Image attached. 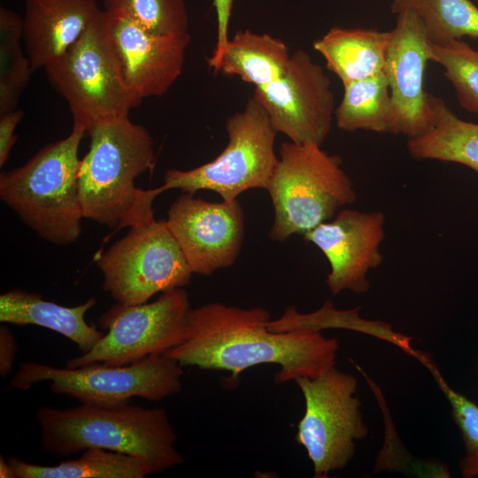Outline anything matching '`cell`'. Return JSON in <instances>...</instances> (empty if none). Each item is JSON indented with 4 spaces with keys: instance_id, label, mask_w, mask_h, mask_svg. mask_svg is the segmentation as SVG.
Listing matches in <instances>:
<instances>
[{
    "instance_id": "e0dca14e",
    "label": "cell",
    "mask_w": 478,
    "mask_h": 478,
    "mask_svg": "<svg viewBox=\"0 0 478 478\" xmlns=\"http://www.w3.org/2000/svg\"><path fill=\"white\" fill-rule=\"evenodd\" d=\"M100 10L96 0H25L22 41L33 70L58 59Z\"/></svg>"
},
{
    "instance_id": "8fae6325",
    "label": "cell",
    "mask_w": 478,
    "mask_h": 478,
    "mask_svg": "<svg viewBox=\"0 0 478 478\" xmlns=\"http://www.w3.org/2000/svg\"><path fill=\"white\" fill-rule=\"evenodd\" d=\"M190 309L189 294L182 288L163 292L152 303H118L99 318L108 332L89 351L66 360V366L94 362L122 366L165 355L184 341Z\"/></svg>"
},
{
    "instance_id": "9c48e42d",
    "label": "cell",
    "mask_w": 478,
    "mask_h": 478,
    "mask_svg": "<svg viewBox=\"0 0 478 478\" xmlns=\"http://www.w3.org/2000/svg\"><path fill=\"white\" fill-rule=\"evenodd\" d=\"M305 399V412L297 424L296 442L313 466L315 478H326L351 461L356 441L368 435L356 396L354 375L332 366L315 378L294 381Z\"/></svg>"
},
{
    "instance_id": "7c38bea8",
    "label": "cell",
    "mask_w": 478,
    "mask_h": 478,
    "mask_svg": "<svg viewBox=\"0 0 478 478\" xmlns=\"http://www.w3.org/2000/svg\"><path fill=\"white\" fill-rule=\"evenodd\" d=\"M277 133L298 144L321 146L335 115V96L323 68L300 49L278 80L254 89Z\"/></svg>"
},
{
    "instance_id": "ac0fdd59",
    "label": "cell",
    "mask_w": 478,
    "mask_h": 478,
    "mask_svg": "<svg viewBox=\"0 0 478 478\" xmlns=\"http://www.w3.org/2000/svg\"><path fill=\"white\" fill-rule=\"evenodd\" d=\"M96 305V298L91 297L83 304L68 307L44 300L39 294L15 289L0 296V321L50 329L75 343L81 353H86L104 335L85 320L86 312Z\"/></svg>"
},
{
    "instance_id": "7a4b0ae2",
    "label": "cell",
    "mask_w": 478,
    "mask_h": 478,
    "mask_svg": "<svg viewBox=\"0 0 478 478\" xmlns=\"http://www.w3.org/2000/svg\"><path fill=\"white\" fill-rule=\"evenodd\" d=\"M87 134L89 149L78 173L83 217L117 230L154 220L153 202L162 191L135 185L155 160L148 130L125 117L99 121Z\"/></svg>"
},
{
    "instance_id": "30bf717a",
    "label": "cell",
    "mask_w": 478,
    "mask_h": 478,
    "mask_svg": "<svg viewBox=\"0 0 478 478\" xmlns=\"http://www.w3.org/2000/svg\"><path fill=\"white\" fill-rule=\"evenodd\" d=\"M103 288L120 304L142 305L159 292L182 288L192 276L166 220L130 230L96 258Z\"/></svg>"
},
{
    "instance_id": "d6a6232c",
    "label": "cell",
    "mask_w": 478,
    "mask_h": 478,
    "mask_svg": "<svg viewBox=\"0 0 478 478\" xmlns=\"http://www.w3.org/2000/svg\"><path fill=\"white\" fill-rule=\"evenodd\" d=\"M0 477L1 478H15V474L8 459H4L0 456Z\"/></svg>"
},
{
    "instance_id": "6da1fadb",
    "label": "cell",
    "mask_w": 478,
    "mask_h": 478,
    "mask_svg": "<svg viewBox=\"0 0 478 478\" xmlns=\"http://www.w3.org/2000/svg\"><path fill=\"white\" fill-rule=\"evenodd\" d=\"M270 320L260 307L208 303L191 308L184 341L165 355L181 366L228 371L232 377L258 365L276 364V383L315 378L335 365L336 338L315 329L274 331Z\"/></svg>"
},
{
    "instance_id": "3957f363",
    "label": "cell",
    "mask_w": 478,
    "mask_h": 478,
    "mask_svg": "<svg viewBox=\"0 0 478 478\" xmlns=\"http://www.w3.org/2000/svg\"><path fill=\"white\" fill-rule=\"evenodd\" d=\"M43 449L68 456L100 448L141 459L150 474L183 464L177 435L164 408L125 404L96 406L81 404L67 409L44 406L36 412Z\"/></svg>"
},
{
    "instance_id": "4dcf8cb0",
    "label": "cell",
    "mask_w": 478,
    "mask_h": 478,
    "mask_svg": "<svg viewBox=\"0 0 478 478\" xmlns=\"http://www.w3.org/2000/svg\"><path fill=\"white\" fill-rule=\"evenodd\" d=\"M17 351L16 339L4 325L0 327V375L6 378L13 368Z\"/></svg>"
},
{
    "instance_id": "2e32d148",
    "label": "cell",
    "mask_w": 478,
    "mask_h": 478,
    "mask_svg": "<svg viewBox=\"0 0 478 478\" xmlns=\"http://www.w3.org/2000/svg\"><path fill=\"white\" fill-rule=\"evenodd\" d=\"M108 14L109 33L126 86L142 100L166 94L181 74L189 32L155 35L127 19Z\"/></svg>"
},
{
    "instance_id": "d4e9b609",
    "label": "cell",
    "mask_w": 478,
    "mask_h": 478,
    "mask_svg": "<svg viewBox=\"0 0 478 478\" xmlns=\"http://www.w3.org/2000/svg\"><path fill=\"white\" fill-rule=\"evenodd\" d=\"M22 18L0 8V114L17 109L19 100L33 73L22 50Z\"/></svg>"
},
{
    "instance_id": "f1b7e54d",
    "label": "cell",
    "mask_w": 478,
    "mask_h": 478,
    "mask_svg": "<svg viewBox=\"0 0 478 478\" xmlns=\"http://www.w3.org/2000/svg\"><path fill=\"white\" fill-rule=\"evenodd\" d=\"M234 0H213L217 14L216 45L211 57L207 58L208 66L213 69L225 50L228 40V25Z\"/></svg>"
},
{
    "instance_id": "83f0119b",
    "label": "cell",
    "mask_w": 478,
    "mask_h": 478,
    "mask_svg": "<svg viewBox=\"0 0 478 478\" xmlns=\"http://www.w3.org/2000/svg\"><path fill=\"white\" fill-rule=\"evenodd\" d=\"M428 367L432 371L440 389L451 405V414L460 431L466 453L477 452L478 405L451 388L432 363Z\"/></svg>"
},
{
    "instance_id": "ffe728a7",
    "label": "cell",
    "mask_w": 478,
    "mask_h": 478,
    "mask_svg": "<svg viewBox=\"0 0 478 478\" xmlns=\"http://www.w3.org/2000/svg\"><path fill=\"white\" fill-rule=\"evenodd\" d=\"M291 54L281 40L268 34L238 30L223 50L213 72L237 76L255 88L269 84L286 72Z\"/></svg>"
},
{
    "instance_id": "5bb4252c",
    "label": "cell",
    "mask_w": 478,
    "mask_h": 478,
    "mask_svg": "<svg viewBox=\"0 0 478 478\" xmlns=\"http://www.w3.org/2000/svg\"><path fill=\"white\" fill-rule=\"evenodd\" d=\"M384 227L382 211L343 209L332 220L303 235L321 251L330 265L326 283L332 295L369 290L367 274L383 261L381 245Z\"/></svg>"
},
{
    "instance_id": "8992f818",
    "label": "cell",
    "mask_w": 478,
    "mask_h": 478,
    "mask_svg": "<svg viewBox=\"0 0 478 478\" xmlns=\"http://www.w3.org/2000/svg\"><path fill=\"white\" fill-rule=\"evenodd\" d=\"M44 70L66 101L73 125L86 132L99 121L128 117L143 101L122 79L109 33V14L102 9L80 38Z\"/></svg>"
},
{
    "instance_id": "1f68e13d",
    "label": "cell",
    "mask_w": 478,
    "mask_h": 478,
    "mask_svg": "<svg viewBox=\"0 0 478 478\" xmlns=\"http://www.w3.org/2000/svg\"><path fill=\"white\" fill-rule=\"evenodd\" d=\"M459 469L462 475L466 478H474L478 476V451L466 453L459 460Z\"/></svg>"
},
{
    "instance_id": "9a60e30c",
    "label": "cell",
    "mask_w": 478,
    "mask_h": 478,
    "mask_svg": "<svg viewBox=\"0 0 478 478\" xmlns=\"http://www.w3.org/2000/svg\"><path fill=\"white\" fill-rule=\"evenodd\" d=\"M397 15L387 51L384 73L393 108L391 134L418 137L433 127L429 94L424 89L432 45L419 17L412 11Z\"/></svg>"
},
{
    "instance_id": "4fadbf2b",
    "label": "cell",
    "mask_w": 478,
    "mask_h": 478,
    "mask_svg": "<svg viewBox=\"0 0 478 478\" xmlns=\"http://www.w3.org/2000/svg\"><path fill=\"white\" fill-rule=\"evenodd\" d=\"M166 220L193 274L211 275L236 260L244 235L237 199L212 203L183 193L171 204Z\"/></svg>"
},
{
    "instance_id": "7402d4cb",
    "label": "cell",
    "mask_w": 478,
    "mask_h": 478,
    "mask_svg": "<svg viewBox=\"0 0 478 478\" xmlns=\"http://www.w3.org/2000/svg\"><path fill=\"white\" fill-rule=\"evenodd\" d=\"M15 478H144L151 474L139 459L100 448H89L77 459L54 466L8 458Z\"/></svg>"
},
{
    "instance_id": "277c9868",
    "label": "cell",
    "mask_w": 478,
    "mask_h": 478,
    "mask_svg": "<svg viewBox=\"0 0 478 478\" xmlns=\"http://www.w3.org/2000/svg\"><path fill=\"white\" fill-rule=\"evenodd\" d=\"M85 134L73 125L66 137L0 174V199L39 236L57 245L73 243L81 234L78 151Z\"/></svg>"
},
{
    "instance_id": "4316f807",
    "label": "cell",
    "mask_w": 478,
    "mask_h": 478,
    "mask_svg": "<svg viewBox=\"0 0 478 478\" xmlns=\"http://www.w3.org/2000/svg\"><path fill=\"white\" fill-rule=\"evenodd\" d=\"M432 45V61L441 65L459 104L478 115V48L461 40Z\"/></svg>"
},
{
    "instance_id": "d6986e66",
    "label": "cell",
    "mask_w": 478,
    "mask_h": 478,
    "mask_svg": "<svg viewBox=\"0 0 478 478\" xmlns=\"http://www.w3.org/2000/svg\"><path fill=\"white\" fill-rule=\"evenodd\" d=\"M391 30L333 27L313 42L343 85L384 70Z\"/></svg>"
},
{
    "instance_id": "44dd1931",
    "label": "cell",
    "mask_w": 478,
    "mask_h": 478,
    "mask_svg": "<svg viewBox=\"0 0 478 478\" xmlns=\"http://www.w3.org/2000/svg\"><path fill=\"white\" fill-rule=\"evenodd\" d=\"M433 127L407 141L415 159H432L464 165L478 173V123L459 119L440 97L429 94Z\"/></svg>"
},
{
    "instance_id": "cb8c5ba5",
    "label": "cell",
    "mask_w": 478,
    "mask_h": 478,
    "mask_svg": "<svg viewBox=\"0 0 478 478\" xmlns=\"http://www.w3.org/2000/svg\"><path fill=\"white\" fill-rule=\"evenodd\" d=\"M407 10L419 17L433 44L478 39V7L471 0H393V13Z\"/></svg>"
},
{
    "instance_id": "836d02e7",
    "label": "cell",
    "mask_w": 478,
    "mask_h": 478,
    "mask_svg": "<svg viewBox=\"0 0 478 478\" xmlns=\"http://www.w3.org/2000/svg\"><path fill=\"white\" fill-rule=\"evenodd\" d=\"M476 371L478 373V358H477V364H476Z\"/></svg>"
},
{
    "instance_id": "52a82bcc",
    "label": "cell",
    "mask_w": 478,
    "mask_h": 478,
    "mask_svg": "<svg viewBox=\"0 0 478 478\" xmlns=\"http://www.w3.org/2000/svg\"><path fill=\"white\" fill-rule=\"evenodd\" d=\"M182 367L166 355L149 356L122 366L94 362L79 367H57L25 361L9 386L27 390L48 382L53 393L72 397L81 404L116 406L129 404L134 397L161 401L180 393Z\"/></svg>"
},
{
    "instance_id": "484cf974",
    "label": "cell",
    "mask_w": 478,
    "mask_h": 478,
    "mask_svg": "<svg viewBox=\"0 0 478 478\" xmlns=\"http://www.w3.org/2000/svg\"><path fill=\"white\" fill-rule=\"evenodd\" d=\"M104 10L155 35L188 32L184 0H102Z\"/></svg>"
},
{
    "instance_id": "f546056e",
    "label": "cell",
    "mask_w": 478,
    "mask_h": 478,
    "mask_svg": "<svg viewBox=\"0 0 478 478\" xmlns=\"http://www.w3.org/2000/svg\"><path fill=\"white\" fill-rule=\"evenodd\" d=\"M24 112L16 109L0 114V166L7 161L17 140L14 131L23 118Z\"/></svg>"
},
{
    "instance_id": "603a6c76",
    "label": "cell",
    "mask_w": 478,
    "mask_h": 478,
    "mask_svg": "<svg viewBox=\"0 0 478 478\" xmlns=\"http://www.w3.org/2000/svg\"><path fill=\"white\" fill-rule=\"evenodd\" d=\"M335 118L337 127L343 131L391 133L393 108L384 72L343 84V96Z\"/></svg>"
},
{
    "instance_id": "ba28073f",
    "label": "cell",
    "mask_w": 478,
    "mask_h": 478,
    "mask_svg": "<svg viewBox=\"0 0 478 478\" xmlns=\"http://www.w3.org/2000/svg\"><path fill=\"white\" fill-rule=\"evenodd\" d=\"M225 127L228 142L217 158L189 170L168 169L160 190H211L233 201L249 189H266L278 162V133L263 106L252 96L243 110L227 118Z\"/></svg>"
},
{
    "instance_id": "5b68a950",
    "label": "cell",
    "mask_w": 478,
    "mask_h": 478,
    "mask_svg": "<svg viewBox=\"0 0 478 478\" xmlns=\"http://www.w3.org/2000/svg\"><path fill=\"white\" fill-rule=\"evenodd\" d=\"M342 163L320 146L282 143L266 189L274 210L272 240L304 235L355 202L353 183Z\"/></svg>"
}]
</instances>
